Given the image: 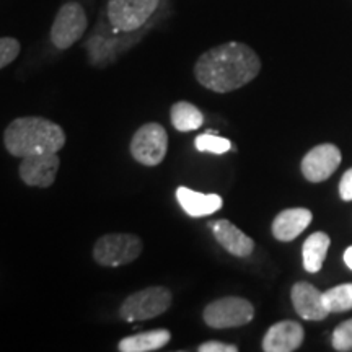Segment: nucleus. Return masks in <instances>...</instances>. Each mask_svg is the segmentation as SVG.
Here are the masks:
<instances>
[{
  "label": "nucleus",
  "instance_id": "1",
  "mask_svg": "<svg viewBox=\"0 0 352 352\" xmlns=\"http://www.w3.org/2000/svg\"><path fill=\"white\" fill-rule=\"evenodd\" d=\"M261 60L248 44L223 43L199 56L195 65L196 80L215 94L239 90L258 77Z\"/></svg>",
  "mask_w": 352,
  "mask_h": 352
},
{
  "label": "nucleus",
  "instance_id": "2",
  "mask_svg": "<svg viewBox=\"0 0 352 352\" xmlns=\"http://www.w3.org/2000/svg\"><path fill=\"white\" fill-rule=\"evenodd\" d=\"M3 145L10 155L19 158L41 152H59L65 145V132L46 118H16L3 132Z\"/></svg>",
  "mask_w": 352,
  "mask_h": 352
},
{
  "label": "nucleus",
  "instance_id": "3",
  "mask_svg": "<svg viewBox=\"0 0 352 352\" xmlns=\"http://www.w3.org/2000/svg\"><path fill=\"white\" fill-rule=\"evenodd\" d=\"M173 294L164 285H152L131 294L120 307V318L129 323L157 318L168 310Z\"/></svg>",
  "mask_w": 352,
  "mask_h": 352
},
{
  "label": "nucleus",
  "instance_id": "4",
  "mask_svg": "<svg viewBox=\"0 0 352 352\" xmlns=\"http://www.w3.org/2000/svg\"><path fill=\"white\" fill-rule=\"evenodd\" d=\"M142 253V240L132 233H107L95 241L94 259L103 267H120Z\"/></svg>",
  "mask_w": 352,
  "mask_h": 352
},
{
  "label": "nucleus",
  "instance_id": "5",
  "mask_svg": "<svg viewBox=\"0 0 352 352\" xmlns=\"http://www.w3.org/2000/svg\"><path fill=\"white\" fill-rule=\"evenodd\" d=\"M168 151V134L158 122H147L140 126L132 135L129 152L140 165L157 166L165 160Z\"/></svg>",
  "mask_w": 352,
  "mask_h": 352
},
{
  "label": "nucleus",
  "instance_id": "6",
  "mask_svg": "<svg viewBox=\"0 0 352 352\" xmlns=\"http://www.w3.org/2000/svg\"><path fill=\"white\" fill-rule=\"evenodd\" d=\"M202 318L214 329L240 328L254 318V307L246 298L223 297L210 302L202 311Z\"/></svg>",
  "mask_w": 352,
  "mask_h": 352
},
{
  "label": "nucleus",
  "instance_id": "7",
  "mask_svg": "<svg viewBox=\"0 0 352 352\" xmlns=\"http://www.w3.org/2000/svg\"><path fill=\"white\" fill-rule=\"evenodd\" d=\"M160 0H108V20L116 32H138L152 19Z\"/></svg>",
  "mask_w": 352,
  "mask_h": 352
},
{
  "label": "nucleus",
  "instance_id": "8",
  "mask_svg": "<svg viewBox=\"0 0 352 352\" xmlns=\"http://www.w3.org/2000/svg\"><path fill=\"white\" fill-rule=\"evenodd\" d=\"M87 13L78 2H67L57 12L51 26V43L64 51L74 46L87 32Z\"/></svg>",
  "mask_w": 352,
  "mask_h": 352
},
{
  "label": "nucleus",
  "instance_id": "9",
  "mask_svg": "<svg viewBox=\"0 0 352 352\" xmlns=\"http://www.w3.org/2000/svg\"><path fill=\"white\" fill-rule=\"evenodd\" d=\"M60 160L57 152H41L21 158L19 168L21 182L32 188H50L54 184Z\"/></svg>",
  "mask_w": 352,
  "mask_h": 352
},
{
  "label": "nucleus",
  "instance_id": "10",
  "mask_svg": "<svg viewBox=\"0 0 352 352\" xmlns=\"http://www.w3.org/2000/svg\"><path fill=\"white\" fill-rule=\"evenodd\" d=\"M341 164V151L333 144H321L311 148L302 160V173L308 182L328 179Z\"/></svg>",
  "mask_w": 352,
  "mask_h": 352
},
{
  "label": "nucleus",
  "instance_id": "11",
  "mask_svg": "<svg viewBox=\"0 0 352 352\" xmlns=\"http://www.w3.org/2000/svg\"><path fill=\"white\" fill-rule=\"evenodd\" d=\"M303 328L300 323L284 320L272 324L263 338V351L266 352H292L303 342Z\"/></svg>",
  "mask_w": 352,
  "mask_h": 352
},
{
  "label": "nucleus",
  "instance_id": "12",
  "mask_svg": "<svg viewBox=\"0 0 352 352\" xmlns=\"http://www.w3.org/2000/svg\"><path fill=\"white\" fill-rule=\"evenodd\" d=\"M292 305L298 316L308 321H321L329 315L323 303V292L308 283H297L290 292Z\"/></svg>",
  "mask_w": 352,
  "mask_h": 352
},
{
  "label": "nucleus",
  "instance_id": "13",
  "mask_svg": "<svg viewBox=\"0 0 352 352\" xmlns=\"http://www.w3.org/2000/svg\"><path fill=\"white\" fill-rule=\"evenodd\" d=\"M210 227H212L214 236L219 245L233 256L246 258L253 253L254 241L239 227L233 226L230 220H217V222L210 223Z\"/></svg>",
  "mask_w": 352,
  "mask_h": 352
},
{
  "label": "nucleus",
  "instance_id": "14",
  "mask_svg": "<svg viewBox=\"0 0 352 352\" xmlns=\"http://www.w3.org/2000/svg\"><path fill=\"white\" fill-rule=\"evenodd\" d=\"M311 220H314V214L308 209H285L276 215L271 227L272 235L279 241H292L310 226Z\"/></svg>",
  "mask_w": 352,
  "mask_h": 352
},
{
  "label": "nucleus",
  "instance_id": "15",
  "mask_svg": "<svg viewBox=\"0 0 352 352\" xmlns=\"http://www.w3.org/2000/svg\"><path fill=\"white\" fill-rule=\"evenodd\" d=\"M176 199L182 209L191 217H204L222 209L223 201L219 195H204L186 186L176 189Z\"/></svg>",
  "mask_w": 352,
  "mask_h": 352
},
{
  "label": "nucleus",
  "instance_id": "16",
  "mask_svg": "<svg viewBox=\"0 0 352 352\" xmlns=\"http://www.w3.org/2000/svg\"><path fill=\"white\" fill-rule=\"evenodd\" d=\"M171 340L168 329H152V331L138 333L126 336L120 341L118 349L121 352H152L165 347Z\"/></svg>",
  "mask_w": 352,
  "mask_h": 352
},
{
  "label": "nucleus",
  "instance_id": "17",
  "mask_svg": "<svg viewBox=\"0 0 352 352\" xmlns=\"http://www.w3.org/2000/svg\"><path fill=\"white\" fill-rule=\"evenodd\" d=\"M329 236L323 232H315L311 233L310 236L305 240L302 248V254H303V267H305L307 272H318L323 266L324 259H327V253L329 248Z\"/></svg>",
  "mask_w": 352,
  "mask_h": 352
},
{
  "label": "nucleus",
  "instance_id": "18",
  "mask_svg": "<svg viewBox=\"0 0 352 352\" xmlns=\"http://www.w3.org/2000/svg\"><path fill=\"white\" fill-rule=\"evenodd\" d=\"M171 124L179 132H191L204 124V114L189 101H176L170 109Z\"/></svg>",
  "mask_w": 352,
  "mask_h": 352
},
{
  "label": "nucleus",
  "instance_id": "19",
  "mask_svg": "<svg viewBox=\"0 0 352 352\" xmlns=\"http://www.w3.org/2000/svg\"><path fill=\"white\" fill-rule=\"evenodd\" d=\"M323 303L329 314L352 310V284H342L323 292Z\"/></svg>",
  "mask_w": 352,
  "mask_h": 352
},
{
  "label": "nucleus",
  "instance_id": "20",
  "mask_svg": "<svg viewBox=\"0 0 352 352\" xmlns=\"http://www.w3.org/2000/svg\"><path fill=\"white\" fill-rule=\"evenodd\" d=\"M195 145L199 152H209L215 153V155L226 153L232 148L230 140L226 138H220V135H215L214 132H206V134L197 135Z\"/></svg>",
  "mask_w": 352,
  "mask_h": 352
},
{
  "label": "nucleus",
  "instance_id": "21",
  "mask_svg": "<svg viewBox=\"0 0 352 352\" xmlns=\"http://www.w3.org/2000/svg\"><path fill=\"white\" fill-rule=\"evenodd\" d=\"M333 347L340 352L352 351V318L341 323L333 333Z\"/></svg>",
  "mask_w": 352,
  "mask_h": 352
},
{
  "label": "nucleus",
  "instance_id": "22",
  "mask_svg": "<svg viewBox=\"0 0 352 352\" xmlns=\"http://www.w3.org/2000/svg\"><path fill=\"white\" fill-rule=\"evenodd\" d=\"M21 51L19 39L15 38H0V69L7 67L16 59Z\"/></svg>",
  "mask_w": 352,
  "mask_h": 352
},
{
  "label": "nucleus",
  "instance_id": "23",
  "mask_svg": "<svg viewBox=\"0 0 352 352\" xmlns=\"http://www.w3.org/2000/svg\"><path fill=\"white\" fill-rule=\"evenodd\" d=\"M199 352H236L239 347L235 344H226V342L220 341H208L202 342V344L197 347Z\"/></svg>",
  "mask_w": 352,
  "mask_h": 352
},
{
  "label": "nucleus",
  "instance_id": "24",
  "mask_svg": "<svg viewBox=\"0 0 352 352\" xmlns=\"http://www.w3.org/2000/svg\"><path fill=\"white\" fill-rule=\"evenodd\" d=\"M340 196L342 201L349 202L352 201V168L347 170L344 175H342L341 183H340Z\"/></svg>",
  "mask_w": 352,
  "mask_h": 352
},
{
  "label": "nucleus",
  "instance_id": "25",
  "mask_svg": "<svg viewBox=\"0 0 352 352\" xmlns=\"http://www.w3.org/2000/svg\"><path fill=\"white\" fill-rule=\"evenodd\" d=\"M344 263L347 267H351L352 270V246H349V248L344 252Z\"/></svg>",
  "mask_w": 352,
  "mask_h": 352
}]
</instances>
